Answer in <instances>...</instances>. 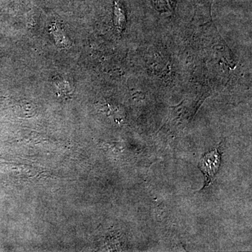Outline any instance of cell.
<instances>
[{
	"label": "cell",
	"instance_id": "cell-1",
	"mask_svg": "<svg viewBox=\"0 0 252 252\" xmlns=\"http://www.w3.org/2000/svg\"><path fill=\"white\" fill-rule=\"evenodd\" d=\"M220 165V155L217 149L211 151L202 158L199 166L206 177V185H210L215 178Z\"/></svg>",
	"mask_w": 252,
	"mask_h": 252
},
{
	"label": "cell",
	"instance_id": "cell-2",
	"mask_svg": "<svg viewBox=\"0 0 252 252\" xmlns=\"http://www.w3.org/2000/svg\"><path fill=\"white\" fill-rule=\"evenodd\" d=\"M114 23L117 31L122 32L126 26V18L125 12L122 9V6L115 2L114 5Z\"/></svg>",
	"mask_w": 252,
	"mask_h": 252
},
{
	"label": "cell",
	"instance_id": "cell-3",
	"mask_svg": "<svg viewBox=\"0 0 252 252\" xmlns=\"http://www.w3.org/2000/svg\"><path fill=\"white\" fill-rule=\"evenodd\" d=\"M18 112L21 113V115L24 118H30L34 115L36 113V107L34 104L28 101L23 100L19 104Z\"/></svg>",
	"mask_w": 252,
	"mask_h": 252
},
{
	"label": "cell",
	"instance_id": "cell-4",
	"mask_svg": "<svg viewBox=\"0 0 252 252\" xmlns=\"http://www.w3.org/2000/svg\"><path fill=\"white\" fill-rule=\"evenodd\" d=\"M154 5L158 11H171L175 6V0H152Z\"/></svg>",
	"mask_w": 252,
	"mask_h": 252
}]
</instances>
